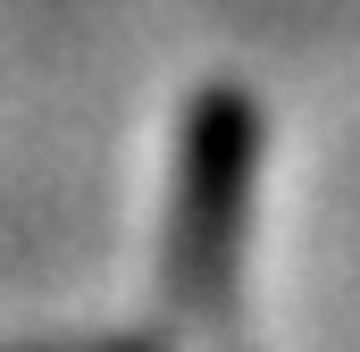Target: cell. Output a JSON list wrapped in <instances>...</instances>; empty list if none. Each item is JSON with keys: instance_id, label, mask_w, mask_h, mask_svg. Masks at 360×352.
Masks as SVG:
<instances>
[{"instance_id": "6da1fadb", "label": "cell", "mask_w": 360, "mask_h": 352, "mask_svg": "<svg viewBox=\"0 0 360 352\" xmlns=\"http://www.w3.org/2000/svg\"><path fill=\"white\" fill-rule=\"evenodd\" d=\"M25 352H151L143 336H117V344H25Z\"/></svg>"}]
</instances>
